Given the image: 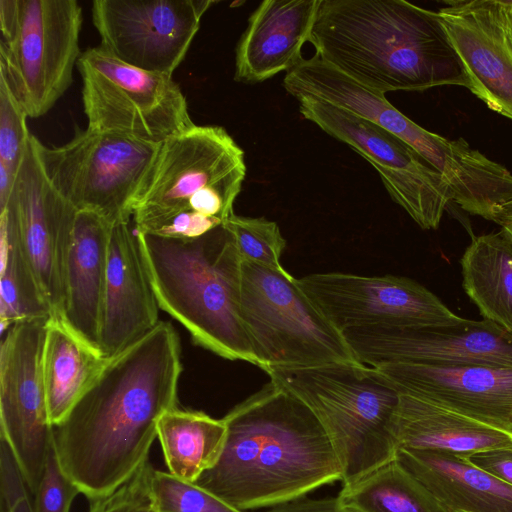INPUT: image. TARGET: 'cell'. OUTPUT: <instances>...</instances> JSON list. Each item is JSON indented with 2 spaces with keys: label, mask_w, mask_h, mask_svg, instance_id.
<instances>
[{
  "label": "cell",
  "mask_w": 512,
  "mask_h": 512,
  "mask_svg": "<svg viewBox=\"0 0 512 512\" xmlns=\"http://www.w3.org/2000/svg\"><path fill=\"white\" fill-rule=\"evenodd\" d=\"M182 369L179 335L160 321L108 358L54 427L60 466L88 500L112 493L149 461L159 419L178 407Z\"/></svg>",
  "instance_id": "1"
},
{
  "label": "cell",
  "mask_w": 512,
  "mask_h": 512,
  "mask_svg": "<svg viewBox=\"0 0 512 512\" xmlns=\"http://www.w3.org/2000/svg\"><path fill=\"white\" fill-rule=\"evenodd\" d=\"M218 462L195 482L241 510L273 508L342 481L324 428L294 394L270 380L223 418Z\"/></svg>",
  "instance_id": "2"
},
{
  "label": "cell",
  "mask_w": 512,
  "mask_h": 512,
  "mask_svg": "<svg viewBox=\"0 0 512 512\" xmlns=\"http://www.w3.org/2000/svg\"><path fill=\"white\" fill-rule=\"evenodd\" d=\"M308 42L328 65L382 94L466 88L437 11L405 0H321Z\"/></svg>",
  "instance_id": "3"
},
{
  "label": "cell",
  "mask_w": 512,
  "mask_h": 512,
  "mask_svg": "<svg viewBox=\"0 0 512 512\" xmlns=\"http://www.w3.org/2000/svg\"><path fill=\"white\" fill-rule=\"evenodd\" d=\"M136 233L160 309L196 345L258 366L241 315L242 259L225 224L194 239Z\"/></svg>",
  "instance_id": "4"
},
{
  "label": "cell",
  "mask_w": 512,
  "mask_h": 512,
  "mask_svg": "<svg viewBox=\"0 0 512 512\" xmlns=\"http://www.w3.org/2000/svg\"><path fill=\"white\" fill-rule=\"evenodd\" d=\"M265 372L316 416L340 462L343 484L396 459L392 418L400 393L379 369L355 361Z\"/></svg>",
  "instance_id": "5"
},
{
  "label": "cell",
  "mask_w": 512,
  "mask_h": 512,
  "mask_svg": "<svg viewBox=\"0 0 512 512\" xmlns=\"http://www.w3.org/2000/svg\"><path fill=\"white\" fill-rule=\"evenodd\" d=\"M246 176L244 151L220 126L194 125L160 144L132 213L135 229L152 233L188 211L225 222Z\"/></svg>",
  "instance_id": "6"
},
{
  "label": "cell",
  "mask_w": 512,
  "mask_h": 512,
  "mask_svg": "<svg viewBox=\"0 0 512 512\" xmlns=\"http://www.w3.org/2000/svg\"><path fill=\"white\" fill-rule=\"evenodd\" d=\"M241 315L264 372L357 361L343 334L285 269L242 261Z\"/></svg>",
  "instance_id": "7"
},
{
  "label": "cell",
  "mask_w": 512,
  "mask_h": 512,
  "mask_svg": "<svg viewBox=\"0 0 512 512\" xmlns=\"http://www.w3.org/2000/svg\"><path fill=\"white\" fill-rule=\"evenodd\" d=\"M76 0H0V75L28 117L51 110L82 54Z\"/></svg>",
  "instance_id": "8"
},
{
  "label": "cell",
  "mask_w": 512,
  "mask_h": 512,
  "mask_svg": "<svg viewBox=\"0 0 512 512\" xmlns=\"http://www.w3.org/2000/svg\"><path fill=\"white\" fill-rule=\"evenodd\" d=\"M160 144L87 127L61 146L41 143L40 156L54 187L77 211L115 223L132 219Z\"/></svg>",
  "instance_id": "9"
},
{
  "label": "cell",
  "mask_w": 512,
  "mask_h": 512,
  "mask_svg": "<svg viewBox=\"0 0 512 512\" xmlns=\"http://www.w3.org/2000/svg\"><path fill=\"white\" fill-rule=\"evenodd\" d=\"M77 69L89 128L162 143L195 125L170 75L133 67L99 45L82 52Z\"/></svg>",
  "instance_id": "10"
},
{
  "label": "cell",
  "mask_w": 512,
  "mask_h": 512,
  "mask_svg": "<svg viewBox=\"0 0 512 512\" xmlns=\"http://www.w3.org/2000/svg\"><path fill=\"white\" fill-rule=\"evenodd\" d=\"M299 111L347 144L378 172L385 189L422 229H437L453 201L443 177L406 142L380 126L321 99L297 98Z\"/></svg>",
  "instance_id": "11"
},
{
  "label": "cell",
  "mask_w": 512,
  "mask_h": 512,
  "mask_svg": "<svg viewBox=\"0 0 512 512\" xmlns=\"http://www.w3.org/2000/svg\"><path fill=\"white\" fill-rule=\"evenodd\" d=\"M50 318L14 323L0 346V439L9 445L32 494L53 440L42 372Z\"/></svg>",
  "instance_id": "12"
},
{
  "label": "cell",
  "mask_w": 512,
  "mask_h": 512,
  "mask_svg": "<svg viewBox=\"0 0 512 512\" xmlns=\"http://www.w3.org/2000/svg\"><path fill=\"white\" fill-rule=\"evenodd\" d=\"M299 281L341 333L377 326L450 327L466 321L407 277L329 272L306 275Z\"/></svg>",
  "instance_id": "13"
},
{
  "label": "cell",
  "mask_w": 512,
  "mask_h": 512,
  "mask_svg": "<svg viewBox=\"0 0 512 512\" xmlns=\"http://www.w3.org/2000/svg\"><path fill=\"white\" fill-rule=\"evenodd\" d=\"M211 0H94L93 25L106 52L133 67L172 76Z\"/></svg>",
  "instance_id": "14"
},
{
  "label": "cell",
  "mask_w": 512,
  "mask_h": 512,
  "mask_svg": "<svg viewBox=\"0 0 512 512\" xmlns=\"http://www.w3.org/2000/svg\"><path fill=\"white\" fill-rule=\"evenodd\" d=\"M40 144L31 134L4 209L16 221L51 318L63 322L66 262L77 210L50 181L41 161Z\"/></svg>",
  "instance_id": "15"
},
{
  "label": "cell",
  "mask_w": 512,
  "mask_h": 512,
  "mask_svg": "<svg viewBox=\"0 0 512 512\" xmlns=\"http://www.w3.org/2000/svg\"><path fill=\"white\" fill-rule=\"evenodd\" d=\"M357 361L390 364L512 367V334L496 323L466 319L450 327H366L342 332Z\"/></svg>",
  "instance_id": "16"
},
{
  "label": "cell",
  "mask_w": 512,
  "mask_h": 512,
  "mask_svg": "<svg viewBox=\"0 0 512 512\" xmlns=\"http://www.w3.org/2000/svg\"><path fill=\"white\" fill-rule=\"evenodd\" d=\"M437 14L466 88L512 120V0H444Z\"/></svg>",
  "instance_id": "17"
},
{
  "label": "cell",
  "mask_w": 512,
  "mask_h": 512,
  "mask_svg": "<svg viewBox=\"0 0 512 512\" xmlns=\"http://www.w3.org/2000/svg\"><path fill=\"white\" fill-rule=\"evenodd\" d=\"M377 369L399 393L512 434V367L390 364Z\"/></svg>",
  "instance_id": "18"
},
{
  "label": "cell",
  "mask_w": 512,
  "mask_h": 512,
  "mask_svg": "<svg viewBox=\"0 0 512 512\" xmlns=\"http://www.w3.org/2000/svg\"><path fill=\"white\" fill-rule=\"evenodd\" d=\"M132 222L117 221L110 230L99 332V351L106 359L139 340L161 321Z\"/></svg>",
  "instance_id": "19"
},
{
  "label": "cell",
  "mask_w": 512,
  "mask_h": 512,
  "mask_svg": "<svg viewBox=\"0 0 512 512\" xmlns=\"http://www.w3.org/2000/svg\"><path fill=\"white\" fill-rule=\"evenodd\" d=\"M321 0H265L251 13L235 50L234 80L256 84L302 59Z\"/></svg>",
  "instance_id": "20"
},
{
  "label": "cell",
  "mask_w": 512,
  "mask_h": 512,
  "mask_svg": "<svg viewBox=\"0 0 512 512\" xmlns=\"http://www.w3.org/2000/svg\"><path fill=\"white\" fill-rule=\"evenodd\" d=\"M111 225L95 213L77 211L66 262L63 322L98 351Z\"/></svg>",
  "instance_id": "21"
},
{
  "label": "cell",
  "mask_w": 512,
  "mask_h": 512,
  "mask_svg": "<svg viewBox=\"0 0 512 512\" xmlns=\"http://www.w3.org/2000/svg\"><path fill=\"white\" fill-rule=\"evenodd\" d=\"M396 460L445 512H512V486L464 457L399 448Z\"/></svg>",
  "instance_id": "22"
},
{
  "label": "cell",
  "mask_w": 512,
  "mask_h": 512,
  "mask_svg": "<svg viewBox=\"0 0 512 512\" xmlns=\"http://www.w3.org/2000/svg\"><path fill=\"white\" fill-rule=\"evenodd\" d=\"M397 447L470 455L512 448V434L420 398L400 393L392 418Z\"/></svg>",
  "instance_id": "23"
},
{
  "label": "cell",
  "mask_w": 512,
  "mask_h": 512,
  "mask_svg": "<svg viewBox=\"0 0 512 512\" xmlns=\"http://www.w3.org/2000/svg\"><path fill=\"white\" fill-rule=\"evenodd\" d=\"M107 359L64 322L50 318L43 349L42 372L49 419L61 424Z\"/></svg>",
  "instance_id": "24"
},
{
  "label": "cell",
  "mask_w": 512,
  "mask_h": 512,
  "mask_svg": "<svg viewBox=\"0 0 512 512\" xmlns=\"http://www.w3.org/2000/svg\"><path fill=\"white\" fill-rule=\"evenodd\" d=\"M463 288L483 319L512 334V237L504 229L474 237L461 260Z\"/></svg>",
  "instance_id": "25"
},
{
  "label": "cell",
  "mask_w": 512,
  "mask_h": 512,
  "mask_svg": "<svg viewBox=\"0 0 512 512\" xmlns=\"http://www.w3.org/2000/svg\"><path fill=\"white\" fill-rule=\"evenodd\" d=\"M157 439L168 472L195 483L218 462L225 444L226 426L222 419L202 411L176 407L159 419Z\"/></svg>",
  "instance_id": "26"
},
{
  "label": "cell",
  "mask_w": 512,
  "mask_h": 512,
  "mask_svg": "<svg viewBox=\"0 0 512 512\" xmlns=\"http://www.w3.org/2000/svg\"><path fill=\"white\" fill-rule=\"evenodd\" d=\"M51 317L49 306L23 247L16 221L0 212V326L3 334L16 322Z\"/></svg>",
  "instance_id": "27"
},
{
  "label": "cell",
  "mask_w": 512,
  "mask_h": 512,
  "mask_svg": "<svg viewBox=\"0 0 512 512\" xmlns=\"http://www.w3.org/2000/svg\"><path fill=\"white\" fill-rule=\"evenodd\" d=\"M337 499L352 512H445L396 459L343 484Z\"/></svg>",
  "instance_id": "28"
},
{
  "label": "cell",
  "mask_w": 512,
  "mask_h": 512,
  "mask_svg": "<svg viewBox=\"0 0 512 512\" xmlns=\"http://www.w3.org/2000/svg\"><path fill=\"white\" fill-rule=\"evenodd\" d=\"M234 237L242 261L283 270L280 260L286 240L275 221L264 217H245L235 213L225 222Z\"/></svg>",
  "instance_id": "29"
},
{
  "label": "cell",
  "mask_w": 512,
  "mask_h": 512,
  "mask_svg": "<svg viewBox=\"0 0 512 512\" xmlns=\"http://www.w3.org/2000/svg\"><path fill=\"white\" fill-rule=\"evenodd\" d=\"M151 494L155 512H244L195 483L156 469L152 474Z\"/></svg>",
  "instance_id": "30"
},
{
  "label": "cell",
  "mask_w": 512,
  "mask_h": 512,
  "mask_svg": "<svg viewBox=\"0 0 512 512\" xmlns=\"http://www.w3.org/2000/svg\"><path fill=\"white\" fill-rule=\"evenodd\" d=\"M27 114L0 75V164L17 175L28 139Z\"/></svg>",
  "instance_id": "31"
},
{
  "label": "cell",
  "mask_w": 512,
  "mask_h": 512,
  "mask_svg": "<svg viewBox=\"0 0 512 512\" xmlns=\"http://www.w3.org/2000/svg\"><path fill=\"white\" fill-rule=\"evenodd\" d=\"M154 468L147 461L137 473L112 493L89 500L87 512H155L151 479Z\"/></svg>",
  "instance_id": "32"
},
{
  "label": "cell",
  "mask_w": 512,
  "mask_h": 512,
  "mask_svg": "<svg viewBox=\"0 0 512 512\" xmlns=\"http://www.w3.org/2000/svg\"><path fill=\"white\" fill-rule=\"evenodd\" d=\"M79 493V488L62 470L52 440L40 483L33 494L32 512H70Z\"/></svg>",
  "instance_id": "33"
},
{
  "label": "cell",
  "mask_w": 512,
  "mask_h": 512,
  "mask_svg": "<svg viewBox=\"0 0 512 512\" xmlns=\"http://www.w3.org/2000/svg\"><path fill=\"white\" fill-rule=\"evenodd\" d=\"M20 468L8 450L0 453L1 512H32V502Z\"/></svg>",
  "instance_id": "34"
},
{
  "label": "cell",
  "mask_w": 512,
  "mask_h": 512,
  "mask_svg": "<svg viewBox=\"0 0 512 512\" xmlns=\"http://www.w3.org/2000/svg\"><path fill=\"white\" fill-rule=\"evenodd\" d=\"M223 223L219 218L188 211L173 217L151 234L168 238L194 239L205 235Z\"/></svg>",
  "instance_id": "35"
},
{
  "label": "cell",
  "mask_w": 512,
  "mask_h": 512,
  "mask_svg": "<svg viewBox=\"0 0 512 512\" xmlns=\"http://www.w3.org/2000/svg\"><path fill=\"white\" fill-rule=\"evenodd\" d=\"M466 459L512 486V448L487 450L470 455Z\"/></svg>",
  "instance_id": "36"
},
{
  "label": "cell",
  "mask_w": 512,
  "mask_h": 512,
  "mask_svg": "<svg viewBox=\"0 0 512 512\" xmlns=\"http://www.w3.org/2000/svg\"><path fill=\"white\" fill-rule=\"evenodd\" d=\"M266 512H352L342 507L337 497L309 498L307 496L273 507Z\"/></svg>",
  "instance_id": "37"
},
{
  "label": "cell",
  "mask_w": 512,
  "mask_h": 512,
  "mask_svg": "<svg viewBox=\"0 0 512 512\" xmlns=\"http://www.w3.org/2000/svg\"><path fill=\"white\" fill-rule=\"evenodd\" d=\"M16 176L0 164V212L6 207L13 189Z\"/></svg>",
  "instance_id": "38"
},
{
  "label": "cell",
  "mask_w": 512,
  "mask_h": 512,
  "mask_svg": "<svg viewBox=\"0 0 512 512\" xmlns=\"http://www.w3.org/2000/svg\"><path fill=\"white\" fill-rule=\"evenodd\" d=\"M492 221L497 223L512 237V201L498 208L494 213Z\"/></svg>",
  "instance_id": "39"
}]
</instances>
